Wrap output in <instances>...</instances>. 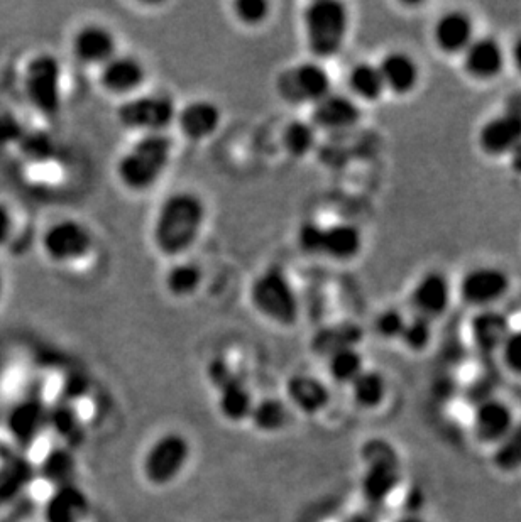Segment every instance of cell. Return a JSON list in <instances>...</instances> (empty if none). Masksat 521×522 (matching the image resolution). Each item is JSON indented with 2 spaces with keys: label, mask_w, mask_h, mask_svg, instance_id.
I'll use <instances>...</instances> for the list:
<instances>
[{
  "label": "cell",
  "mask_w": 521,
  "mask_h": 522,
  "mask_svg": "<svg viewBox=\"0 0 521 522\" xmlns=\"http://www.w3.org/2000/svg\"><path fill=\"white\" fill-rule=\"evenodd\" d=\"M209 218L203 196L193 190L173 191L161 200L151 223L154 251L170 259H183L197 247Z\"/></svg>",
  "instance_id": "cell-1"
},
{
  "label": "cell",
  "mask_w": 521,
  "mask_h": 522,
  "mask_svg": "<svg viewBox=\"0 0 521 522\" xmlns=\"http://www.w3.org/2000/svg\"><path fill=\"white\" fill-rule=\"evenodd\" d=\"M175 154L170 134L136 136L131 146L117 158L116 180L124 190L143 195L160 185Z\"/></svg>",
  "instance_id": "cell-2"
},
{
  "label": "cell",
  "mask_w": 521,
  "mask_h": 522,
  "mask_svg": "<svg viewBox=\"0 0 521 522\" xmlns=\"http://www.w3.org/2000/svg\"><path fill=\"white\" fill-rule=\"evenodd\" d=\"M303 39L312 60H332L346 46L351 12L341 0H313L302 12Z\"/></svg>",
  "instance_id": "cell-3"
},
{
  "label": "cell",
  "mask_w": 521,
  "mask_h": 522,
  "mask_svg": "<svg viewBox=\"0 0 521 522\" xmlns=\"http://www.w3.org/2000/svg\"><path fill=\"white\" fill-rule=\"evenodd\" d=\"M247 296L251 308L276 327H295L302 315L297 288L281 267L269 266L259 272Z\"/></svg>",
  "instance_id": "cell-4"
},
{
  "label": "cell",
  "mask_w": 521,
  "mask_h": 522,
  "mask_svg": "<svg viewBox=\"0 0 521 522\" xmlns=\"http://www.w3.org/2000/svg\"><path fill=\"white\" fill-rule=\"evenodd\" d=\"M178 104L170 93L139 92L124 98L116 110L117 124L136 136L168 134L175 126Z\"/></svg>",
  "instance_id": "cell-5"
},
{
  "label": "cell",
  "mask_w": 521,
  "mask_h": 522,
  "mask_svg": "<svg viewBox=\"0 0 521 522\" xmlns=\"http://www.w3.org/2000/svg\"><path fill=\"white\" fill-rule=\"evenodd\" d=\"M22 88L29 105L44 117L58 114L63 102V65L51 53H38L24 66Z\"/></svg>",
  "instance_id": "cell-6"
},
{
  "label": "cell",
  "mask_w": 521,
  "mask_h": 522,
  "mask_svg": "<svg viewBox=\"0 0 521 522\" xmlns=\"http://www.w3.org/2000/svg\"><path fill=\"white\" fill-rule=\"evenodd\" d=\"M41 252L55 266H73L88 259L95 239L87 223L73 217L58 218L41 234Z\"/></svg>",
  "instance_id": "cell-7"
},
{
  "label": "cell",
  "mask_w": 521,
  "mask_h": 522,
  "mask_svg": "<svg viewBox=\"0 0 521 522\" xmlns=\"http://www.w3.org/2000/svg\"><path fill=\"white\" fill-rule=\"evenodd\" d=\"M332 90V77L322 61H298L276 77V93L290 105H312L327 97Z\"/></svg>",
  "instance_id": "cell-8"
},
{
  "label": "cell",
  "mask_w": 521,
  "mask_h": 522,
  "mask_svg": "<svg viewBox=\"0 0 521 522\" xmlns=\"http://www.w3.org/2000/svg\"><path fill=\"white\" fill-rule=\"evenodd\" d=\"M521 142V93L506 100L501 114L486 120L478 134L481 151L493 158L508 156Z\"/></svg>",
  "instance_id": "cell-9"
},
{
  "label": "cell",
  "mask_w": 521,
  "mask_h": 522,
  "mask_svg": "<svg viewBox=\"0 0 521 522\" xmlns=\"http://www.w3.org/2000/svg\"><path fill=\"white\" fill-rule=\"evenodd\" d=\"M190 458V445L185 436L168 433L156 440L144 457L146 479L154 485L170 484L181 474Z\"/></svg>",
  "instance_id": "cell-10"
},
{
  "label": "cell",
  "mask_w": 521,
  "mask_h": 522,
  "mask_svg": "<svg viewBox=\"0 0 521 522\" xmlns=\"http://www.w3.org/2000/svg\"><path fill=\"white\" fill-rule=\"evenodd\" d=\"M70 49L78 65L94 70H99L117 53H121L119 39L114 29L100 22L82 24L73 33Z\"/></svg>",
  "instance_id": "cell-11"
},
{
  "label": "cell",
  "mask_w": 521,
  "mask_h": 522,
  "mask_svg": "<svg viewBox=\"0 0 521 522\" xmlns=\"http://www.w3.org/2000/svg\"><path fill=\"white\" fill-rule=\"evenodd\" d=\"M146 80H148L146 63L139 56L122 53V51L97 70L99 87L107 95L121 100L143 92Z\"/></svg>",
  "instance_id": "cell-12"
},
{
  "label": "cell",
  "mask_w": 521,
  "mask_h": 522,
  "mask_svg": "<svg viewBox=\"0 0 521 522\" xmlns=\"http://www.w3.org/2000/svg\"><path fill=\"white\" fill-rule=\"evenodd\" d=\"M224 122V112L212 98H193L178 107L175 127L180 136L190 144L210 141L220 131Z\"/></svg>",
  "instance_id": "cell-13"
},
{
  "label": "cell",
  "mask_w": 521,
  "mask_h": 522,
  "mask_svg": "<svg viewBox=\"0 0 521 522\" xmlns=\"http://www.w3.org/2000/svg\"><path fill=\"white\" fill-rule=\"evenodd\" d=\"M510 278L498 267H474L461 279L462 300L476 308H493L510 291Z\"/></svg>",
  "instance_id": "cell-14"
},
{
  "label": "cell",
  "mask_w": 521,
  "mask_h": 522,
  "mask_svg": "<svg viewBox=\"0 0 521 522\" xmlns=\"http://www.w3.org/2000/svg\"><path fill=\"white\" fill-rule=\"evenodd\" d=\"M361 117V107L351 95L332 92L312 105L310 122L319 132H344L356 127Z\"/></svg>",
  "instance_id": "cell-15"
},
{
  "label": "cell",
  "mask_w": 521,
  "mask_h": 522,
  "mask_svg": "<svg viewBox=\"0 0 521 522\" xmlns=\"http://www.w3.org/2000/svg\"><path fill=\"white\" fill-rule=\"evenodd\" d=\"M412 305L417 316L434 320L444 315L450 305V283L439 271L427 272L412 291Z\"/></svg>",
  "instance_id": "cell-16"
},
{
  "label": "cell",
  "mask_w": 521,
  "mask_h": 522,
  "mask_svg": "<svg viewBox=\"0 0 521 522\" xmlns=\"http://www.w3.org/2000/svg\"><path fill=\"white\" fill-rule=\"evenodd\" d=\"M462 58L464 70L474 80H493L505 70V51L494 38L474 39Z\"/></svg>",
  "instance_id": "cell-17"
},
{
  "label": "cell",
  "mask_w": 521,
  "mask_h": 522,
  "mask_svg": "<svg viewBox=\"0 0 521 522\" xmlns=\"http://www.w3.org/2000/svg\"><path fill=\"white\" fill-rule=\"evenodd\" d=\"M48 418V408L36 397H26L11 409L7 425L12 438L21 446H31L43 433Z\"/></svg>",
  "instance_id": "cell-18"
},
{
  "label": "cell",
  "mask_w": 521,
  "mask_h": 522,
  "mask_svg": "<svg viewBox=\"0 0 521 522\" xmlns=\"http://www.w3.org/2000/svg\"><path fill=\"white\" fill-rule=\"evenodd\" d=\"M515 423L510 406L494 397L481 401L474 413V433L484 443L498 445Z\"/></svg>",
  "instance_id": "cell-19"
},
{
  "label": "cell",
  "mask_w": 521,
  "mask_h": 522,
  "mask_svg": "<svg viewBox=\"0 0 521 522\" xmlns=\"http://www.w3.org/2000/svg\"><path fill=\"white\" fill-rule=\"evenodd\" d=\"M474 41L471 17L466 12H445L434 26V43L442 53L459 55Z\"/></svg>",
  "instance_id": "cell-20"
},
{
  "label": "cell",
  "mask_w": 521,
  "mask_h": 522,
  "mask_svg": "<svg viewBox=\"0 0 521 522\" xmlns=\"http://www.w3.org/2000/svg\"><path fill=\"white\" fill-rule=\"evenodd\" d=\"M511 332L510 318L503 311L484 308L471 318L472 340L483 352L501 350Z\"/></svg>",
  "instance_id": "cell-21"
},
{
  "label": "cell",
  "mask_w": 521,
  "mask_h": 522,
  "mask_svg": "<svg viewBox=\"0 0 521 522\" xmlns=\"http://www.w3.org/2000/svg\"><path fill=\"white\" fill-rule=\"evenodd\" d=\"M362 245H364L362 232L354 223L339 222L324 227L322 256L330 261H354L361 254Z\"/></svg>",
  "instance_id": "cell-22"
},
{
  "label": "cell",
  "mask_w": 521,
  "mask_h": 522,
  "mask_svg": "<svg viewBox=\"0 0 521 522\" xmlns=\"http://www.w3.org/2000/svg\"><path fill=\"white\" fill-rule=\"evenodd\" d=\"M87 514V494L75 482L56 487L44 507L46 522H83Z\"/></svg>",
  "instance_id": "cell-23"
},
{
  "label": "cell",
  "mask_w": 521,
  "mask_h": 522,
  "mask_svg": "<svg viewBox=\"0 0 521 522\" xmlns=\"http://www.w3.org/2000/svg\"><path fill=\"white\" fill-rule=\"evenodd\" d=\"M384 88L396 95H406L417 87L420 70L417 61L403 51H391L378 63Z\"/></svg>",
  "instance_id": "cell-24"
},
{
  "label": "cell",
  "mask_w": 521,
  "mask_h": 522,
  "mask_svg": "<svg viewBox=\"0 0 521 522\" xmlns=\"http://www.w3.org/2000/svg\"><path fill=\"white\" fill-rule=\"evenodd\" d=\"M205 272L198 262L192 259H176L163 276V288L173 300H192L202 289Z\"/></svg>",
  "instance_id": "cell-25"
},
{
  "label": "cell",
  "mask_w": 521,
  "mask_h": 522,
  "mask_svg": "<svg viewBox=\"0 0 521 522\" xmlns=\"http://www.w3.org/2000/svg\"><path fill=\"white\" fill-rule=\"evenodd\" d=\"M286 394L291 404L307 414L319 413L329 404L330 399L329 389L324 382L307 374L291 377L286 382Z\"/></svg>",
  "instance_id": "cell-26"
},
{
  "label": "cell",
  "mask_w": 521,
  "mask_h": 522,
  "mask_svg": "<svg viewBox=\"0 0 521 522\" xmlns=\"http://www.w3.org/2000/svg\"><path fill=\"white\" fill-rule=\"evenodd\" d=\"M347 88H349V95L356 100L357 104L359 102L374 104L381 100L386 92L378 65L368 63V61H361L349 68Z\"/></svg>",
  "instance_id": "cell-27"
},
{
  "label": "cell",
  "mask_w": 521,
  "mask_h": 522,
  "mask_svg": "<svg viewBox=\"0 0 521 522\" xmlns=\"http://www.w3.org/2000/svg\"><path fill=\"white\" fill-rule=\"evenodd\" d=\"M319 141V131L310 120L293 119L286 122L280 134L283 153L293 161H302L315 151Z\"/></svg>",
  "instance_id": "cell-28"
},
{
  "label": "cell",
  "mask_w": 521,
  "mask_h": 522,
  "mask_svg": "<svg viewBox=\"0 0 521 522\" xmlns=\"http://www.w3.org/2000/svg\"><path fill=\"white\" fill-rule=\"evenodd\" d=\"M362 340V330L356 323H337L325 327L315 333L312 338V348L320 357H330L342 348H357Z\"/></svg>",
  "instance_id": "cell-29"
},
{
  "label": "cell",
  "mask_w": 521,
  "mask_h": 522,
  "mask_svg": "<svg viewBox=\"0 0 521 522\" xmlns=\"http://www.w3.org/2000/svg\"><path fill=\"white\" fill-rule=\"evenodd\" d=\"M219 391V409L225 418L231 421H242L249 418L254 408V397L246 382L237 376L225 386L217 389Z\"/></svg>",
  "instance_id": "cell-30"
},
{
  "label": "cell",
  "mask_w": 521,
  "mask_h": 522,
  "mask_svg": "<svg viewBox=\"0 0 521 522\" xmlns=\"http://www.w3.org/2000/svg\"><path fill=\"white\" fill-rule=\"evenodd\" d=\"M400 484V465H368L362 477V494L369 502L381 504Z\"/></svg>",
  "instance_id": "cell-31"
},
{
  "label": "cell",
  "mask_w": 521,
  "mask_h": 522,
  "mask_svg": "<svg viewBox=\"0 0 521 522\" xmlns=\"http://www.w3.org/2000/svg\"><path fill=\"white\" fill-rule=\"evenodd\" d=\"M34 479V468L26 458H7L0 465V506L11 502Z\"/></svg>",
  "instance_id": "cell-32"
},
{
  "label": "cell",
  "mask_w": 521,
  "mask_h": 522,
  "mask_svg": "<svg viewBox=\"0 0 521 522\" xmlns=\"http://www.w3.org/2000/svg\"><path fill=\"white\" fill-rule=\"evenodd\" d=\"M46 426L55 431V435L66 441L68 448L78 445L83 441V430L80 426V418L77 411L68 401L58 403L53 408H48Z\"/></svg>",
  "instance_id": "cell-33"
},
{
  "label": "cell",
  "mask_w": 521,
  "mask_h": 522,
  "mask_svg": "<svg viewBox=\"0 0 521 522\" xmlns=\"http://www.w3.org/2000/svg\"><path fill=\"white\" fill-rule=\"evenodd\" d=\"M77 472V460L72 448H53L41 463V475L55 487L73 484Z\"/></svg>",
  "instance_id": "cell-34"
},
{
  "label": "cell",
  "mask_w": 521,
  "mask_h": 522,
  "mask_svg": "<svg viewBox=\"0 0 521 522\" xmlns=\"http://www.w3.org/2000/svg\"><path fill=\"white\" fill-rule=\"evenodd\" d=\"M249 418L258 430L264 433H275L285 428L290 413H288V406L278 397H264L258 403H254Z\"/></svg>",
  "instance_id": "cell-35"
},
{
  "label": "cell",
  "mask_w": 521,
  "mask_h": 522,
  "mask_svg": "<svg viewBox=\"0 0 521 522\" xmlns=\"http://www.w3.org/2000/svg\"><path fill=\"white\" fill-rule=\"evenodd\" d=\"M229 9L237 26L244 29H261L271 21L275 6L269 0H234Z\"/></svg>",
  "instance_id": "cell-36"
},
{
  "label": "cell",
  "mask_w": 521,
  "mask_h": 522,
  "mask_svg": "<svg viewBox=\"0 0 521 522\" xmlns=\"http://www.w3.org/2000/svg\"><path fill=\"white\" fill-rule=\"evenodd\" d=\"M352 397L362 408H376L386 396V381L376 370H362L351 382Z\"/></svg>",
  "instance_id": "cell-37"
},
{
  "label": "cell",
  "mask_w": 521,
  "mask_h": 522,
  "mask_svg": "<svg viewBox=\"0 0 521 522\" xmlns=\"http://www.w3.org/2000/svg\"><path fill=\"white\" fill-rule=\"evenodd\" d=\"M327 370L335 382L351 384L364 370V359L357 348H342L327 357Z\"/></svg>",
  "instance_id": "cell-38"
},
{
  "label": "cell",
  "mask_w": 521,
  "mask_h": 522,
  "mask_svg": "<svg viewBox=\"0 0 521 522\" xmlns=\"http://www.w3.org/2000/svg\"><path fill=\"white\" fill-rule=\"evenodd\" d=\"M494 463L503 472H515L521 468V421H516L508 435L496 446Z\"/></svg>",
  "instance_id": "cell-39"
},
{
  "label": "cell",
  "mask_w": 521,
  "mask_h": 522,
  "mask_svg": "<svg viewBox=\"0 0 521 522\" xmlns=\"http://www.w3.org/2000/svg\"><path fill=\"white\" fill-rule=\"evenodd\" d=\"M400 340L412 350H423L432 340V321L422 316H415L410 321L406 320Z\"/></svg>",
  "instance_id": "cell-40"
},
{
  "label": "cell",
  "mask_w": 521,
  "mask_h": 522,
  "mask_svg": "<svg viewBox=\"0 0 521 522\" xmlns=\"http://www.w3.org/2000/svg\"><path fill=\"white\" fill-rule=\"evenodd\" d=\"M324 227L319 222L307 220L297 230L298 249L307 256H322V242H324Z\"/></svg>",
  "instance_id": "cell-41"
},
{
  "label": "cell",
  "mask_w": 521,
  "mask_h": 522,
  "mask_svg": "<svg viewBox=\"0 0 521 522\" xmlns=\"http://www.w3.org/2000/svg\"><path fill=\"white\" fill-rule=\"evenodd\" d=\"M362 458L366 465H400L395 446L378 438L362 446Z\"/></svg>",
  "instance_id": "cell-42"
},
{
  "label": "cell",
  "mask_w": 521,
  "mask_h": 522,
  "mask_svg": "<svg viewBox=\"0 0 521 522\" xmlns=\"http://www.w3.org/2000/svg\"><path fill=\"white\" fill-rule=\"evenodd\" d=\"M405 316L401 315L400 311L384 310L376 316L374 320V332L378 333L379 337L384 340H393V338H400L405 328Z\"/></svg>",
  "instance_id": "cell-43"
},
{
  "label": "cell",
  "mask_w": 521,
  "mask_h": 522,
  "mask_svg": "<svg viewBox=\"0 0 521 522\" xmlns=\"http://www.w3.org/2000/svg\"><path fill=\"white\" fill-rule=\"evenodd\" d=\"M500 352L506 367L521 376V328L510 333Z\"/></svg>",
  "instance_id": "cell-44"
},
{
  "label": "cell",
  "mask_w": 521,
  "mask_h": 522,
  "mask_svg": "<svg viewBox=\"0 0 521 522\" xmlns=\"http://www.w3.org/2000/svg\"><path fill=\"white\" fill-rule=\"evenodd\" d=\"M209 379L217 389L225 386L227 382H231L234 377H237L236 372L232 369L231 365L227 364L224 359H215L212 364L209 365Z\"/></svg>",
  "instance_id": "cell-45"
},
{
  "label": "cell",
  "mask_w": 521,
  "mask_h": 522,
  "mask_svg": "<svg viewBox=\"0 0 521 522\" xmlns=\"http://www.w3.org/2000/svg\"><path fill=\"white\" fill-rule=\"evenodd\" d=\"M16 230V217L6 202H0V249L11 242Z\"/></svg>",
  "instance_id": "cell-46"
},
{
  "label": "cell",
  "mask_w": 521,
  "mask_h": 522,
  "mask_svg": "<svg viewBox=\"0 0 521 522\" xmlns=\"http://www.w3.org/2000/svg\"><path fill=\"white\" fill-rule=\"evenodd\" d=\"M508 158H510V168L513 169V173L521 176V142L508 154Z\"/></svg>",
  "instance_id": "cell-47"
},
{
  "label": "cell",
  "mask_w": 521,
  "mask_h": 522,
  "mask_svg": "<svg viewBox=\"0 0 521 522\" xmlns=\"http://www.w3.org/2000/svg\"><path fill=\"white\" fill-rule=\"evenodd\" d=\"M510 56L516 70L521 73V38L515 39V43L511 46Z\"/></svg>",
  "instance_id": "cell-48"
},
{
  "label": "cell",
  "mask_w": 521,
  "mask_h": 522,
  "mask_svg": "<svg viewBox=\"0 0 521 522\" xmlns=\"http://www.w3.org/2000/svg\"><path fill=\"white\" fill-rule=\"evenodd\" d=\"M396 522H428L427 519H423L422 516H418V514H406V516L401 517Z\"/></svg>",
  "instance_id": "cell-49"
},
{
  "label": "cell",
  "mask_w": 521,
  "mask_h": 522,
  "mask_svg": "<svg viewBox=\"0 0 521 522\" xmlns=\"http://www.w3.org/2000/svg\"><path fill=\"white\" fill-rule=\"evenodd\" d=\"M4 296H6V276H4V271L0 269V303L4 300Z\"/></svg>",
  "instance_id": "cell-50"
}]
</instances>
